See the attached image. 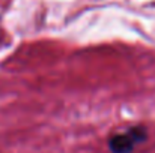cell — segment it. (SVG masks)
I'll use <instances>...</instances> for the list:
<instances>
[{"instance_id": "1", "label": "cell", "mask_w": 155, "mask_h": 153, "mask_svg": "<svg viewBox=\"0 0 155 153\" xmlns=\"http://www.w3.org/2000/svg\"><path fill=\"white\" fill-rule=\"evenodd\" d=\"M148 138V132L143 126H134L127 132L116 134L110 138L108 147L111 153H131L136 144L143 143Z\"/></svg>"}]
</instances>
